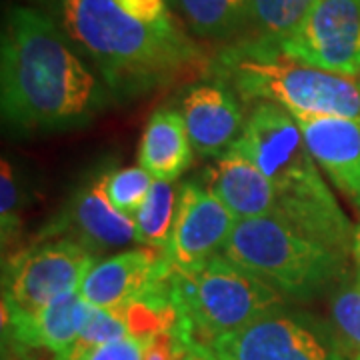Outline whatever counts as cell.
<instances>
[{"label": "cell", "instance_id": "1", "mask_svg": "<svg viewBox=\"0 0 360 360\" xmlns=\"http://www.w3.org/2000/svg\"><path fill=\"white\" fill-rule=\"evenodd\" d=\"M2 116L18 129H65L89 122L106 90L46 11L14 6L2 30Z\"/></svg>", "mask_w": 360, "mask_h": 360}, {"label": "cell", "instance_id": "2", "mask_svg": "<svg viewBox=\"0 0 360 360\" xmlns=\"http://www.w3.org/2000/svg\"><path fill=\"white\" fill-rule=\"evenodd\" d=\"M86 54L115 94L139 96L206 68V56L174 20L150 25L116 0H37Z\"/></svg>", "mask_w": 360, "mask_h": 360}, {"label": "cell", "instance_id": "3", "mask_svg": "<svg viewBox=\"0 0 360 360\" xmlns=\"http://www.w3.org/2000/svg\"><path fill=\"white\" fill-rule=\"evenodd\" d=\"M269 179L276 217L312 240L352 257L354 229L319 172L295 116L283 106L257 103L234 142Z\"/></svg>", "mask_w": 360, "mask_h": 360}, {"label": "cell", "instance_id": "4", "mask_svg": "<svg viewBox=\"0 0 360 360\" xmlns=\"http://www.w3.org/2000/svg\"><path fill=\"white\" fill-rule=\"evenodd\" d=\"M214 72L245 103H272L292 115L340 116L360 122L359 77L298 63L269 40H245L222 51Z\"/></svg>", "mask_w": 360, "mask_h": 360}, {"label": "cell", "instance_id": "5", "mask_svg": "<svg viewBox=\"0 0 360 360\" xmlns=\"http://www.w3.org/2000/svg\"><path fill=\"white\" fill-rule=\"evenodd\" d=\"M222 257L296 300L322 295L348 274V257L274 217L238 220Z\"/></svg>", "mask_w": 360, "mask_h": 360}, {"label": "cell", "instance_id": "6", "mask_svg": "<svg viewBox=\"0 0 360 360\" xmlns=\"http://www.w3.org/2000/svg\"><path fill=\"white\" fill-rule=\"evenodd\" d=\"M172 295L180 314L179 330L206 347L284 307L276 288L222 255L194 270H174Z\"/></svg>", "mask_w": 360, "mask_h": 360}, {"label": "cell", "instance_id": "7", "mask_svg": "<svg viewBox=\"0 0 360 360\" xmlns=\"http://www.w3.org/2000/svg\"><path fill=\"white\" fill-rule=\"evenodd\" d=\"M219 360H348L328 322L284 307L212 342Z\"/></svg>", "mask_w": 360, "mask_h": 360}, {"label": "cell", "instance_id": "8", "mask_svg": "<svg viewBox=\"0 0 360 360\" xmlns=\"http://www.w3.org/2000/svg\"><path fill=\"white\" fill-rule=\"evenodd\" d=\"M96 257L68 238L40 240L4 260L2 300L20 309H39L78 290Z\"/></svg>", "mask_w": 360, "mask_h": 360}, {"label": "cell", "instance_id": "9", "mask_svg": "<svg viewBox=\"0 0 360 360\" xmlns=\"http://www.w3.org/2000/svg\"><path fill=\"white\" fill-rule=\"evenodd\" d=\"M278 49L298 63L360 77V0H316Z\"/></svg>", "mask_w": 360, "mask_h": 360}, {"label": "cell", "instance_id": "10", "mask_svg": "<svg viewBox=\"0 0 360 360\" xmlns=\"http://www.w3.org/2000/svg\"><path fill=\"white\" fill-rule=\"evenodd\" d=\"M68 238L82 245L94 257L136 243L134 219L120 212L104 188V174L78 188L54 219L39 232L37 240Z\"/></svg>", "mask_w": 360, "mask_h": 360}, {"label": "cell", "instance_id": "11", "mask_svg": "<svg viewBox=\"0 0 360 360\" xmlns=\"http://www.w3.org/2000/svg\"><path fill=\"white\" fill-rule=\"evenodd\" d=\"M238 220L205 184L186 180L180 186L179 210L165 255L174 270H194L219 257Z\"/></svg>", "mask_w": 360, "mask_h": 360}, {"label": "cell", "instance_id": "12", "mask_svg": "<svg viewBox=\"0 0 360 360\" xmlns=\"http://www.w3.org/2000/svg\"><path fill=\"white\" fill-rule=\"evenodd\" d=\"M174 272L162 250L139 246L96 262L78 292L94 309H122L148 286Z\"/></svg>", "mask_w": 360, "mask_h": 360}, {"label": "cell", "instance_id": "13", "mask_svg": "<svg viewBox=\"0 0 360 360\" xmlns=\"http://www.w3.org/2000/svg\"><path fill=\"white\" fill-rule=\"evenodd\" d=\"M89 302L78 290L66 292L39 309H20L2 300V333L18 348L49 350L52 354L70 347L90 316Z\"/></svg>", "mask_w": 360, "mask_h": 360}, {"label": "cell", "instance_id": "14", "mask_svg": "<svg viewBox=\"0 0 360 360\" xmlns=\"http://www.w3.org/2000/svg\"><path fill=\"white\" fill-rule=\"evenodd\" d=\"M180 110L194 153L205 158L224 155L245 130L243 106L222 80L188 86L182 94Z\"/></svg>", "mask_w": 360, "mask_h": 360}, {"label": "cell", "instance_id": "15", "mask_svg": "<svg viewBox=\"0 0 360 360\" xmlns=\"http://www.w3.org/2000/svg\"><path fill=\"white\" fill-rule=\"evenodd\" d=\"M292 115V112H290ZM312 158L360 210V122L340 116L292 115Z\"/></svg>", "mask_w": 360, "mask_h": 360}, {"label": "cell", "instance_id": "16", "mask_svg": "<svg viewBox=\"0 0 360 360\" xmlns=\"http://www.w3.org/2000/svg\"><path fill=\"white\" fill-rule=\"evenodd\" d=\"M205 188L214 194L236 220L276 217V194L272 184L236 144L206 170Z\"/></svg>", "mask_w": 360, "mask_h": 360}, {"label": "cell", "instance_id": "17", "mask_svg": "<svg viewBox=\"0 0 360 360\" xmlns=\"http://www.w3.org/2000/svg\"><path fill=\"white\" fill-rule=\"evenodd\" d=\"M186 122L174 108H158L148 118L139 146V162L155 180H176L193 165Z\"/></svg>", "mask_w": 360, "mask_h": 360}, {"label": "cell", "instance_id": "18", "mask_svg": "<svg viewBox=\"0 0 360 360\" xmlns=\"http://www.w3.org/2000/svg\"><path fill=\"white\" fill-rule=\"evenodd\" d=\"M180 188L174 182L155 180L144 202L134 217L136 226V243L141 246L167 250L170 234L174 229L176 210H179Z\"/></svg>", "mask_w": 360, "mask_h": 360}, {"label": "cell", "instance_id": "19", "mask_svg": "<svg viewBox=\"0 0 360 360\" xmlns=\"http://www.w3.org/2000/svg\"><path fill=\"white\" fill-rule=\"evenodd\" d=\"M188 26L205 39L232 37L250 20V0H179Z\"/></svg>", "mask_w": 360, "mask_h": 360}, {"label": "cell", "instance_id": "20", "mask_svg": "<svg viewBox=\"0 0 360 360\" xmlns=\"http://www.w3.org/2000/svg\"><path fill=\"white\" fill-rule=\"evenodd\" d=\"M330 328L347 359L360 356V274H347L330 296Z\"/></svg>", "mask_w": 360, "mask_h": 360}, {"label": "cell", "instance_id": "21", "mask_svg": "<svg viewBox=\"0 0 360 360\" xmlns=\"http://www.w3.org/2000/svg\"><path fill=\"white\" fill-rule=\"evenodd\" d=\"M316 0H250V20L257 26L258 39L281 42L286 39Z\"/></svg>", "mask_w": 360, "mask_h": 360}, {"label": "cell", "instance_id": "22", "mask_svg": "<svg viewBox=\"0 0 360 360\" xmlns=\"http://www.w3.org/2000/svg\"><path fill=\"white\" fill-rule=\"evenodd\" d=\"M124 336H129V330L120 314V309H94L92 307L89 321L80 330L77 340L65 350L56 352L52 360H86L92 350L108 342L120 340Z\"/></svg>", "mask_w": 360, "mask_h": 360}, {"label": "cell", "instance_id": "23", "mask_svg": "<svg viewBox=\"0 0 360 360\" xmlns=\"http://www.w3.org/2000/svg\"><path fill=\"white\" fill-rule=\"evenodd\" d=\"M153 182L155 179L141 165L104 172V188L110 202L130 219L136 217Z\"/></svg>", "mask_w": 360, "mask_h": 360}, {"label": "cell", "instance_id": "24", "mask_svg": "<svg viewBox=\"0 0 360 360\" xmlns=\"http://www.w3.org/2000/svg\"><path fill=\"white\" fill-rule=\"evenodd\" d=\"M0 229H2V248L11 245L20 232V188L16 182L14 167L11 160H2L0 174Z\"/></svg>", "mask_w": 360, "mask_h": 360}, {"label": "cell", "instance_id": "25", "mask_svg": "<svg viewBox=\"0 0 360 360\" xmlns=\"http://www.w3.org/2000/svg\"><path fill=\"white\" fill-rule=\"evenodd\" d=\"M116 2L129 14L150 25H162V22L172 20V16L168 13L167 0H116Z\"/></svg>", "mask_w": 360, "mask_h": 360}, {"label": "cell", "instance_id": "26", "mask_svg": "<svg viewBox=\"0 0 360 360\" xmlns=\"http://www.w3.org/2000/svg\"><path fill=\"white\" fill-rule=\"evenodd\" d=\"M86 360H142V340L124 336L92 350Z\"/></svg>", "mask_w": 360, "mask_h": 360}, {"label": "cell", "instance_id": "27", "mask_svg": "<svg viewBox=\"0 0 360 360\" xmlns=\"http://www.w3.org/2000/svg\"><path fill=\"white\" fill-rule=\"evenodd\" d=\"M182 360H219L217 354L212 352V348L206 347V345H198V342H193L188 347V352L184 354Z\"/></svg>", "mask_w": 360, "mask_h": 360}, {"label": "cell", "instance_id": "28", "mask_svg": "<svg viewBox=\"0 0 360 360\" xmlns=\"http://www.w3.org/2000/svg\"><path fill=\"white\" fill-rule=\"evenodd\" d=\"M352 260H354V266L356 272L360 274V224L354 229V240H352Z\"/></svg>", "mask_w": 360, "mask_h": 360}, {"label": "cell", "instance_id": "29", "mask_svg": "<svg viewBox=\"0 0 360 360\" xmlns=\"http://www.w3.org/2000/svg\"><path fill=\"white\" fill-rule=\"evenodd\" d=\"M356 360H360V356H359V359H356Z\"/></svg>", "mask_w": 360, "mask_h": 360}, {"label": "cell", "instance_id": "30", "mask_svg": "<svg viewBox=\"0 0 360 360\" xmlns=\"http://www.w3.org/2000/svg\"><path fill=\"white\" fill-rule=\"evenodd\" d=\"M359 78H360V77H359Z\"/></svg>", "mask_w": 360, "mask_h": 360}]
</instances>
